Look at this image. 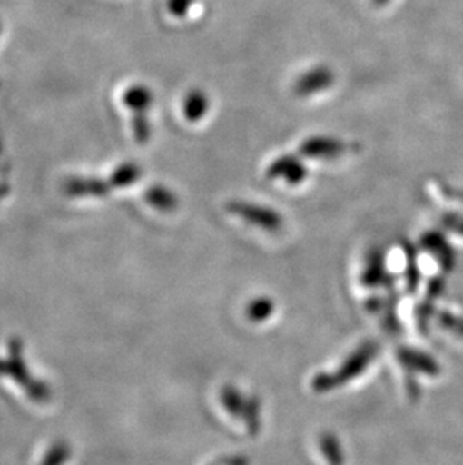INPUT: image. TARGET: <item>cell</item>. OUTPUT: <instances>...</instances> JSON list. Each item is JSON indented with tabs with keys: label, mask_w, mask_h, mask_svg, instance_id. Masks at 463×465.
I'll return each instance as SVG.
<instances>
[{
	"label": "cell",
	"mask_w": 463,
	"mask_h": 465,
	"mask_svg": "<svg viewBox=\"0 0 463 465\" xmlns=\"http://www.w3.org/2000/svg\"><path fill=\"white\" fill-rule=\"evenodd\" d=\"M341 150H343L341 143H339V142L336 141H331V139H322V137L307 142V143H304L301 148L304 155L315 158L334 157V155L340 154Z\"/></svg>",
	"instance_id": "obj_1"
},
{
	"label": "cell",
	"mask_w": 463,
	"mask_h": 465,
	"mask_svg": "<svg viewBox=\"0 0 463 465\" xmlns=\"http://www.w3.org/2000/svg\"><path fill=\"white\" fill-rule=\"evenodd\" d=\"M192 119H197L201 118L202 114L205 112L206 110V102L205 97L202 95L201 93H197V95H192Z\"/></svg>",
	"instance_id": "obj_5"
},
{
	"label": "cell",
	"mask_w": 463,
	"mask_h": 465,
	"mask_svg": "<svg viewBox=\"0 0 463 465\" xmlns=\"http://www.w3.org/2000/svg\"><path fill=\"white\" fill-rule=\"evenodd\" d=\"M291 172V183H298L304 175L301 164L293 158H280L272 164L271 175H283L284 172Z\"/></svg>",
	"instance_id": "obj_4"
},
{
	"label": "cell",
	"mask_w": 463,
	"mask_h": 465,
	"mask_svg": "<svg viewBox=\"0 0 463 465\" xmlns=\"http://www.w3.org/2000/svg\"><path fill=\"white\" fill-rule=\"evenodd\" d=\"M331 82V73L325 70L313 71L310 74L304 75L300 84H298L297 91L300 94L311 93V91H320L325 88Z\"/></svg>",
	"instance_id": "obj_2"
},
{
	"label": "cell",
	"mask_w": 463,
	"mask_h": 465,
	"mask_svg": "<svg viewBox=\"0 0 463 465\" xmlns=\"http://www.w3.org/2000/svg\"><path fill=\"white\" fill-rule=\"evenodd\" d=\"M235 211L241 213V215H244L245 219L253 220V222H258V223L267 224V228H272L274 224H279V217L274 215V213H271V211L249 207V205L235 207Z\"/></svg>",
	"instance_id": "obj_3"
}]
</instances>
